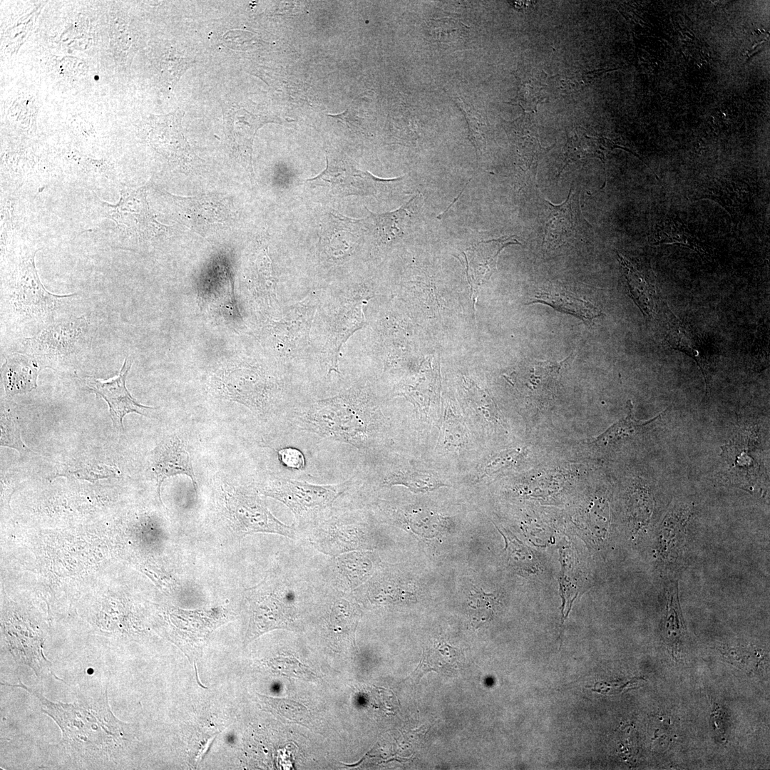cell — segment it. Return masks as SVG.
<instances>
[{
  "label": "cell",
  "mask_w": 770,
  "mask_h": 770,
  "mask_svg": "<svg viewBox=\"0 0 770 770\" xmlns=\"http://www.w3.org/2000/svg\"><path fill=\"white\" fill-rule=\"evenodd\" d=\"M451 409L446 411L444 417L442 442L444 445L461 446L463 443L464 428Z\"/></svg>",
  "instance_id": "39"
},
{
  "label": "cell",
  "mask_w": 770,
  "mask_h": 770,
  "mask_svg": "<svg viewBox=\"0 0 770 770\" xmlns=\"http://www.w3.org/2000/svg\"><path fill=\"white\" fill-rule=\"evenodd\" d=\"M493 594H486L482 590H474L469 596L468 605L473 613V618L479 621L486 620L491 616L496 603Z\"/></svg>",
  "instance_id": "37"
},
{
  "label": "cell",
  "mask_w": 770,
  "mask_h": 770,
  "mask_svg": "<svg viewBox=\"0 0 770 770\" xmlns=\"http://www.w3.org/2000/svg\"><path fill=\"white\" fill-rule=\"evenodd\" d=\"M182 116L179 111L158 118L151 125L149 138L163 155L175 163H185L191 159V152L183 133Z\"/></svg>",
  "instance_id": "15"
},
{
  "label": "cell",
  "mask_w": 770,
  "mask_h": 770,
  "mask_svg": "<svg viewBox=\"0 0 770 770\" xmlns=\"http://www.w3.org/2000/svg\"><path fill=\"white\" fill-rule=\"evenodd\" d=\"M630 403L628 404L629 411L627 415L597 436L592 443L598 446H606L625 438L635 436L645 430L650 424L658 419L664 412L660 413L648 421H639L635 418L631 401Z\"/></svg>",
  "instance_id": "29"
},
{
  "label": "cell",
  "mask_w": 770,
  "mask_h": 770,
  "mask_svg": "<svg viewBox=\"0 0 770 770\" xmlns=\"http://www.w3.org/2000/svg\"><path fill=\"white\" fill-rule=\"evenodd\" d=\"M182 217L193 228L207 232L225 224L232 216L229 199L220 195L192 197L172 196Z\"/></svg>",
  "instance_id": "13"
},
{
  "label": "cell",
  "mask_w": 770,
  "mask_h": 770,
  "mask_svg": "<svg viewBox=\"0 0 770 770\" xmlns=\"http://www.w3.org/2000/svg\"><path fill=\"white\" fill-rule=\"evenodd\" d=\"M396 179H381L367 171H362L348 159L327 155L326 168L317 176L307 179L314 187L324 190V195L341 198L349 195H367L376 192V186Z\"/></svg>",
  "instance_id": "8"
},
{
  "label": "cell",
  "mask_w": 770,
  "mask_h": 770,
  "mask_svg": "<svg viewBox=\"0 0 770 770\" xmlns=\"http://www.w3.org/2000/svg\"><path fill=\"white\" fill-rule=\"evenodd\" d=\"M429 34L440 43L456 45L463 43L468 35L469 28L461 21L443 17L431 19L428 23Z\"/></svg>",
  "instance_id": "32"
},
{
  "label": "cell",
  "mask_w": 770,
  "mask_h": 770,
  "mask_svg": "<svg viewBox=\"0 0 770 770\" xmlns=\"http://www.w3.org/2000/svg\"><path fill=\"white\" fill-rule=\"evenodd\" d=\"M349 483L317 485L285 478L268 479L260 488L261 494L284 504L297 519L311 520L332 507Z\"/></svg>",
  "instance_id": "7"
},
{
  "label": "cell",
  "mask_w": 770,
  "mask_h": 770,
  "mask_svg": "<svg viewBox=\"0 0 770 770\" xmlns=\"http://www.w3.org/2000/svg\"><path fill=\"white\" fill-rule=\"evenodd\" d=\"M131 365L132 361L125 358L118 375L108 380L93 377L81 379L88 391L107 402L113 427L120 433L123 431V420L126 414L136 413L147 416L154 409L139 404L127 389L125 380Z\"/></svg>",
  "instance_id": "12"
},
{
  "label": "cell",
  "mask_w": 770,
  "mask_h": 770,
  "mask_svg": "<svg viewBox=\"0 0 770 770\" xmlns=\"http://www.w3.org/2000/svg\"><path fill=\"white\" fill-rule=\"evenodd\" d=\"M510 245H521L514 235L477 242L466 250V272L475 307L481 287L496 270L500 252Z\"/></svg>",
  "instance_id": "14"
},
{
  "label": "cell",
  "mask_w": 770,
  "mask_h": 770,
  "mask_svg": "<svg viewBox=\"0 0 770 770\" xmlns=\"http://www.w3.org/2000/svg\"><path fill=\"white\" fill-rule=\"evenodd\" d=\"M248 596L251 615L247 641L273 629L294 628L293 607L288 598L290 592L279 589L262 590L257 587L252 589Z\"/></svg>",
  "instance_id": "9"
},
{
  "label": "cell",
  "mask_w": 770,
  "mask_h": 770,
  "mask_svg": "<svg viewBox=\"0 0 770 770\" xmlns=\"http://www.w3.org/2000/svg\"><path fill=\"white\" fill-rule=\"evenodd\" d=\"M226 504L236 528L242 535L270 533L294 538V529L274 517L257 496L233 491L226 494Z\"/></svg>",
  "instance_id": "11"
},
{
  "label": "cell",
  "mask_w": 770,
  "mask_h": 770,
  "mask_svg": "<svg viewBox=\"0 0 770 770\" xmlns=\"http://www.w3.org/2000/svg\"><path fill=\"white\" fill-rule=\"evenodd\" d=\"M295 416L302 430L359 450L371 445L381 425L378 409L361 390L319 401Z\"/></svg>",
  "instance_id": "2"
},
{
  "label": "cell",
  "mask_w": 770,
  "mask_h": 770,
  "mask_svg": "<svg viewBox=\"0 0 770 770\" xmlns=\"http://www.w3.org/2000/svg\"><path fill=\"white\" fill-rule=\"evenodd\" d=\"M666 317L665 340L668 344L692 357L699 366L705 380L706 390L708 386V373L706 365L701 358L697 340L688 326L683 324L669 309L663 307Z\"/></svg>",
  "instance_id": "24"
},
{
  "label": "cell",
  "mask_w": 770,
  "mask_h": 770,
  "mask_svg": "<svg viewBox=\"0 0 770 770\" xmlns=\"http://www.w3.org/2000/svg\"><path fill=\"white\" fill-rule=\"evenodd\" d=\"M520 449H508L490 457L485 463L482 478L513 466L521 458Z\"/></svg>",
  "instance_id": "38"
},
{
  "label": "cell",
  "mask_w": 770,
  "mask_h": 770,
  "mask_svg": "<svg viewBox=\"0 0 770 770\" xmlns=\"http://www.w3.org/2000/svg\"><path fill=\"white\" fill-rule=\"evenodd\" d=\"M1 413V445L19 451H29V449L21 441L17 417L3 409Z\"/></svg>",
  "instance_id": "35"
},
{
  "label": "cell",
  "mask_w": 770,
  "mask_h": 770,
  "mask_svg": "<svg viewBox=\"0 0 770 770\" xmlns=\"http://www.w3.org/2000/svg\"><path fill=\"white\" fill-rule=\"evenodd\" d=\"M628 502V512L635 534H647L652 527L655 506L652 491L647 487H639L634 490Z\"/></svg>",
  "instance_id": "26"
},
{
  "label": "cell",
  "mask_w": 770,
  "mask_h": 770,
  "mask_svg": "<svg viewBox=\"0 0 770 770\" xmlns=\"http://www.w3.org/2000/svg\"><path fill=\"white\" fill-rule=\"evenodd\" d=\"M535 303L546 304L557 310L573 314L590 326L602 314L601 311L590 302L555 285L539 289L527 304Z\"/></svg>",
  "instance_id": "18"
},
{
  "label": "cell",
  "mask_w": 770,
  "mask_h": 770,
  "mask_svg": "<svg viewBox=\"0 0 770 770\" xmlns=\"http://www.w3.org/2000/svg\"><path fill=\"white\" fill-rule=\"evenodd\" d=\"M152 471L157 481L160 498V486L170 476L183 474L190 478L195 492L197 485L192 460L183 442L177 436L163 441L158 447L152 462Z\"/></svg>",
  "instance_id": "16"
},
{
  "label": "cell",
  "mask_w": 770,
  "mask_h": 770,
  "mask_svg": "<svg viewBox=\"0 0 770 770\" xmlns=\"http://www.w3.org/2000/svg\"><path fill=\"white\" fill-rule=\"evenodd\" d=\"M265 121L245 109L232 110L226 118V128L233 147L251 158L252 145L257 130Z\"/></svg>",
  "instance_id": "23"
},
{
  "label": "cell",
  "mask_w": 770,
  "mask_h": 770,
  "mask_svg": "<svg viewBox=\"0 0 770 770\" xmlns=\"http://www.w3.org/2000/svg\"><path fill=\"white\" fill-rule=\"evenodd\" d=\"M95 203L101 217L111 219L115 224L113 243L111 246L125 248L130 242H143L159 235L163 230L152 213L147 201L145 186L123 188L119 201L110 204L95 196Z\"/></svg>",
  "instance_id": "6"
},
{
  "label": "cell",
  "mask_w": 770,
  "mask_h": 770,
  "mask_svg": "<svg viewBox=\"0 0 770 770\" xmlns=\"http://www.w3.org/2000/svg\"><path fill=\"white\" fill-rule=\"evenodd\" d=\"M694 505L687 501L671 505L654 531L652 561L659 580L678 578L687 563L689 545V526Z\"/></svg>",
  "instance_id": "5"
},
{
  "label": "cell",
  "mask_w": 770,
  "mask_h": 770,
  "mask_svg": "<svg viewBox=\"0 0 770 770\" xmlns=\"http://www.w3.org/2000/svg\"><path fill=\"white\" fill-rule=\"evenodd\" d=\"M41 248L20 252L1 286V321L16 339L31 337L46 327L71 317L77 293L56 294L41 283L34 262Z\"/></svg>",
  "instance_id": "1"
},
{
  "label": "cell",
  "mask_w": 770,
  "mask_h": 770,
  "mask_svg": "<svg viewBox=\"0 0 770 770\" xmlns=\"http://www.w3.org/2000/svg\"><path fill=\"white\" fill-rule=\"evenodd\" d=\"M571 355L561 361H534L529 366L526 386L538 399H547L555 393L561 373Z\"/></svg>",
  "instance_id": "22"
},
{
  "label": "cell",
  "mask_w": 770,
  "mask_h": 770,
  "mask_svg": "<svg viewBox=\"0 0 770 770\" xmlns=\"http://www.w3.org/2000/svg\"><path fill=\"white\" fill-rule=\"evenodd\" d=\"M498 530L504 538V551L506 552V558L510 563L525 573H537L538 564L530 548L505 530Z\"/></svg>",
  "instance_id": "33"
},
{
  "label": "cell",
  "mask_w": 770,
  "mask_h": 770,
  "mask_svg": "<svg viewBox=\"0 0 770 770\" xmlns=\"http://www.w3.org/2000/svg\"><path fill=\"white\" fill-rule=\"evenodd\" d=\"M21 687L38 698L43 711L50 716L62 731L63 741L79 750L106 749L113 742L118 743L123 725L112 714L107 701L106 691L98 701L73 704L56 703L47 700L39 692Z\"/></svg>",
  "instance_id": "3"
},
{
  "label": "cell",
  "mask_w": 770,
  "mask_h": 770,
  "mask_svg": "<svg viewBox=\"0 0 770 770\" xmlns=\"http://www.w3.org/2000/svg\"><path fill=\"white\" fill-rule=\"evenodd\" d=\"M416 197L396 210L382 213H370L381 240L389 242L401 237L409 226L413 202Z\"/></svg>",
  "instance_id": "27"
},
{
  "label": "cell",
  "mask_w": 770,
  "mask_h": 770,
  "mask_svg": "<svg viewBox=\"0 0 770 770\" xmlns=\"http://www.w3.org/2000/svg\"><path fill=\"white\" fill-rule=\"evenodd\" d=\"M617 147L610 139L598 134L590 135L585 129L575 128L567 134L557 176L560 177L569 163L587 158H598L605 165L606 153Z\"/></svg>",
  "instance_id": "20"
},
{
  "label": "cell",
  "mask_w": 770,
  "mask_h": 770,
  "mask_svg": "<svg viewBox=\"0 0 770 770\" xmlns=\"http://www.w3.org/2000/svg\"><path fill=\"white\" fill-rule=\"evenodd\" d=\"M336 568L347 585L354 588L369 575L371 563L364 553L353 551L339 555L336 561Z\"/></svg>",
  "instance_id": "31"
},
{
  "label": "cell",
  "mask_w": 770,
  "mask_h": 770,
  "mask_svg": "<svg viewBox=\"0 0 770 770\" xmlns=\"http://www.w3.org/2000/svg\"><path fill=\"white\" fill-rule=\"evenodd\" d=\"M383 484L404 486L414 493H426L446 486L433 473L404 469L388 473L383 479Z\"/></svg>",
  "instance_id": "28"
},
{
  "label": "cell",
  "mask_w": 770,
  "mask_h": 770,
  "mask_svg": "<svg viewBox=\"0 0 770 770\" xmlns=\"http://www.w3.org/2000/svg\"><path fill=\"white\" fill-rule=\"evenodd\" d=\"M31 356L11 351L5 357L1 377L5 392L9 396L31 391L37 386V376L41 369Z\"/></svg>",
  "instance_id": "19"
},
{
  "label": "cell",
  "mask_w": 770,
  "mask_h": 770,
  "mask_svg": "<svg viewBox=\"0 0 770 770\" xmlns=\"http://www.w3.org/2000/svg\"><path fill=\"white\" fill-rule=\"evenodd\" d=\"M453 101L462 111L468 123L469 139L474 145L476 150H480L486 141L485 135L487 132V123L485 118L480 112L467 105L461 98H455Z\"/></svg>",
  "instance_id": "34"
},
{
  "label": "cell",
  "mask_w": 770,
  "mask_h": 770,
  "mask_svg": "<svg viewBox=\"0 0 770 770\" xmlns=\"http://www.w3.org/2000/svg\"><path fill=\"white\" fill-rule=\"evenodd\" d=\"M277 454L280 462L288 468L302 470L305 468V456L298 448L294 447L283 448L277 451Z\"/></svg>",
  "instance_id": "40"
},
{
  "label": "cell",
  "mask_w": 770,
  "mask_h": 770,
  "mask_svg": "<svg viewBox=\"0 0 770 770\" xmlns=\"http://www.w3.org/2000/svg\"><path fill=\"white\" fill-rule=\"evenodd\" d=\"M625 276L630 297L634 299L642 312L652 317L657 304V290L652 275L640 271L625 257L618 254Z\"/></svg>",
  "instance_id": "21"
},
{
  "label": "cell",
  "mask_w": 770,
  "mask_h": 770,
  "mask_svg": "<svg viewBox=\"0 0 770 770\" xmlns=\"http://www.w3.org/2000/svg\"><path fill=\"white\" fill-rule=\"evenodd\" d=\"M93 329L88 315H73L46 327L33 337L16 339L12 351L33 356L42 368L72 367L90 352Z\"/></svg>",
  "instance_id": "4"
},
{
  "label": "cell",
  "mask_w": 770,
  "mask_h": 770,
  "mask_svg": "<svg viewBox=\"0 0 770 770\" xmlns=\"http://www.w3.org/2000/svg\"><path fill=\"white\" fill-rule=\"evenodd\" d=\"M468 389L476 410L486 421L497 423L499 419L498 409L489 394L477 386H471Z\"/></svg>",
  "instance_id": "36"
},
{
  "label": "cell",
  "mask_w": 770,
  "mask_h": 770,
  "mask_svg": "<svg viewBox=\"0 0 770 770\" xmlns=\"http://www.w3.org/2000/svg\"><path fill=\"white\" fill-rule=\"evenodd\" d=\"M363 535L359 524L333 519L321 527L314 542L324 553L339 555L359 549Z\"/></svg>",
  "instance_id": "17"
},
{
  "label": "cell",
  "mask_w": 770,
  "mask_h": 770,
  "mask_svg": "<svg viewBox=\"0 0 770 770\" xmlns=\"http://www.w3.org/2000/svg\"><path fill=\"white\" fill-rule=\"evenodd\" d=\"M513 135L519 161L523 170L530 171L536 176L537 167L540 156L550 148L541 146L538 131L530 124H519Z\"/></svg>",
  "instance_id": "25"
},
{
  "label": "cell",
  "mask_w": 770,
  "mask_h": 770,
  "mask_svg": "<svg viewBox=\"0 0 770 770\" xmlns=\"http://www.w3.org/2000/svg\"><path fill=\"white\" fill-rule=\"evenodd\" d=\"M456 661L455 649L446 643L423 650L421 661L411 674V678L418 683L423 674L430 671L438 673L450 670Z\"/></svg>",
  "instance_id": "30"
},
{
  "label": "cell",
  "mask_w": 770,
  "mask_h": 770,
  "mask_svg": "<svg viewBox=\"0 0 770 770\" xmlns=\"http://www.w3.org/2000/svg\"><path fill=\"white\" fill-rule=\"evenodd\" d=\"M543 201L546 208L543 245L555 248L574 240L588 237L592 227L582 214L578 192H572L570 189L567 199L560 205Z\"/></svg>",
  "instance_id": "10"
}]
</instances>
